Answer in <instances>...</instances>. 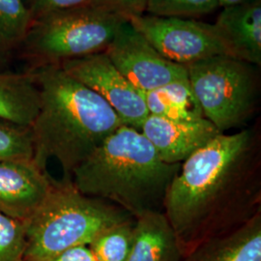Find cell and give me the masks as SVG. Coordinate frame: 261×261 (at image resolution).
Returning a JSON list of instances; mask_svg holds the SVG:
<instances>
[{
	"label": "cell",
	"mask_w": 261,
	"mask_h": 261,
	"mask_svg": "<svg viewBox=\"0 0 261 261\" xmlns=\"http://www.w3.org/2000/svg\"><path fill=\"white\" fill-rule=\"evenodd\" d=\"M163 212L184 255L261 212V138L256 127L220 134L185 160Z\"/></svg>",
	"instance_id": "cell-1"
},
{
	"label": "cell",
	"mask_w": 261,
	"mask_h": 261,
	"mask_svg": "<svg viewBox=\"0 0 261 261\" xmlns=\"http://www.w3.org/2000/svg\"><path fill=\"white\" fill-rule=\"evenodd\" d=\"M40 90V109L31 125L34 162L46 171L55 159L64 181L122 125L117 113L93 90L59 65L32 69ZM47 172V171H46Z\"/></svg>",
	"instance_id": "cell-2"
},
{
	"label": "cell",
	"mask_w": 261,
	"mask_h": 261,
	"mask_svg": "<svg viewBox=\"0 0 261 261\" xmlns=\"http://www.w3.org/2000/svg\"><path fill=\"white\" fill-rule=\"evenodd\" d=\"M180 166L165 163L140 130L122 125L75 168L71 182L85 196L118 206L136 218L163 211Z\"/></svg>",
	"instance_id": "cell-3"
},
{
	"label": "cell",
	"mask_w": 261,
	"mask_h": 261,
	"mask_svg": "<svg viewBox=\"0 0 261 261\" xmlns=\"http://www.w3.org/2000/svg\"><path fill=\"white\" fill-rule=\"evenodd\" d=\"M135 219L120 207L87 196L71 181L54 182L27 224L21 261H45L75 246L89 245L105 229Z\"/></svg>",
	"instance_id": "cell-4"
},
{
	"label": "cell",
	"mask_w": 261,
	"mask_h": 261,
	"mask_svg": "<svg viewBox=\"0 0 261 261\" xmlns=\"http://www.w3.org/2000/svg\"><path fill=\"white\" fill-rule=\"evenodd\" d=\"M128 18L91 4L32 21L19 46L33 69L105 51Z\"/></svg>",
	"instance_id": "cell-5"
},
{
	"label": "cell",
	"mask_w": 261,
	"mask_h": 261,
	"mask_svg": "<svg viewBox=\"0 0 261 261\" xmlns=\"http://www.w3.org/2000/svg\"><path fill=\"white\" fill-rule=\"evenodd\" d=\"M203 116L224 134L244 127L256 112L259 84L254 65L226 56L185 66Z\"/></svg>",
	"instance_id": "cell-6"
},
{
	"label": "cell",
	"mask_w": 261,
	"mask_h": 261,
	"mask_svg": "<svg viewBox=\"0 0 261 261\" xmlns=\"http://www.w3.org/2000/svg\"><path fill=\"white\" fill-rule=\"evenodd\" d=\"M136 28L169 61L186 66L218 56L234 57L214 23L149 14L129 18Z\"/></svg>",
	"instance_id": "cell-7"
},
{
	"label": "cell",
	"mask_w": 261,
	"mask_h": 261,
	"mask_svg": "<svg viewBox=\"0 0 261 261\" xmlns=\"http://www.w3.org/2000/svg\"><path fill=\"white\" fill-rule=\"evenodd\" d=\"M113 65L139 92L189 81L186 67L171 62L125 20L105 50Z\"/></svg>",
	"instance_id": "cell-8"
},
{
	"label": "cell",
	"mask_w": 261,
	"mask_h": 261,
	"mask_svg": "<svg viewBox=\"0 0 261 261\" xmlns=\"http://www.w3.org/2000/svg\"><path fill=\"white\" fill-rule=\"evenodd\" d=\"M59 66L102 97L125 125L140 130L149 114L143 95L117 70L105 51L68 60Z\"/></svg>",
	"instance_id": "cell-9"
},
{
	"label": "cell",
	"mask_w": 261,
	"mask_h": 261,
	"mask_svg": "<svg viewBox=\"0 0 261 261\" xmlns=\"http://www.w3.org/2000/svg\"><path fill=\"white\" fill-rule=\"evenodd\" d=\"M53 184L34 160L0 162V212L27 222L46 199Z\"/></svg>",
	"instance_id": "cell-10"
},
{
	"label": "cell",
	"mask_w": 261,
	"mask_h": 261,
	"mask_svg": "<svg viewBox=\"0 0 261 261\" xmlns=\"http://www.w3.org/2000/svg\"><path fill=\"white\" fill-rule=\"evenodd\" d=\"M140 130L149 140L160 158L168 164H182L222 134L206 118L176 121L152 114H148Z\"/></svg>",
	"instance_id": "cell-11"
},
{
	"label": "cell",
	"mask_w": 261,
	"mask_h": 261,
	"mask_svg": "<svg viewBox=\"0 0 261 261\" xmlns=\"http://www.w3.org/2000/svg\"><path fill=\"white\" fill-rule=\"evenodd\" d=\"M234 58L254 66L261 63V0L224 7L214 23Z\"/></svg>",
	"instance_id": "cell-12"
},
{
	"label": "cell",
	"mask_w": 261,
	"mask_h": 261,
	"mask_svg": "<svg viewBox=\"0 0 261 261\" xmlns=\"http://www.w3.org/2000/svg\"><path fill=\"white\" fill-rule=\"evenodd\" d=\"M183 256L177 235L163 211H148L135 218L126 261H180Z\"/></svg>",
	"instance_id": "cell-13"
},
{
	"label": "cell",
	"mask_w": 261,
	"mask_h": 261,
	"mask_svg": "<svg viewBox=\"0 0 261 261\" xmlns=\"http://www.w3.org/2000/svg\"><path fill=\"white\" fill-rule=\"evenodd\" d=\"M180 261H261V212L233 231L200 243Z\"/></svg>",
	"instance_id": "cell-14"
},
{
	"label": "cell",
	"mask_w": 261,
	"mask_h": 261,
	"mask_svg": "<svg viewBox=\"0 0 261 261\" xmlns=\"http://www.w3.org/2000/svg\"><path fill=\"white\" fill-rule=\"evenodd\" d=\"M40 103V90L31 72L0 73V120L31 127Z\"/></svg>",
	"instance_id": "cell-15"
},
{
	"label": "cell",
	"mask_w": 261,
	"mask_h": 261,
	"mask_svg": "<svg viewBox=\"0 0 261 261\" xmlns=\"http://www.w3.org/2000/svg\"><path fill=\"white\" fill-rule=\"evenodd\" d=\"M149 114L176 121L204 118L189 81L162 86L143 94Z\"/></svg>",
	"instance_id": "cell-16"
},
{
	"label": "cell",
	"mask_w": 261,
	"mask_h": 261,
	"mask_svg": "<svg viewBox=\"0 0 261 261\" xmlns=\"http://www.w3.org/2000/svg\"><path fill=\"white\" fill-rule=\"evenodd\" d=\"M31 23L24 0H0V56L19 47Z\"/></svg>",
	"instance_id": "cell-17"
},
{
	"label": "cell",
	"mask_w": 261,
	"mask_h": 261,
	"mask_svg": "<svg viewBox=\"0 0 261 261\" xmlns=\"http://www.w3.org/2000/svg\"><path fill=\"white\" fill-rule=\"evenodd\" d=\"M135 219L111 226L88 245L97 261H126L134 236Z\"/></svg>",
	"instance_id": "cell-18"
},
{
	"label": "cell",
	"mask_w": 261,
	"mask_h": 261,
	"mask_svg": "<svg viewBox=\"0 0 261 261\" xmlns=\"http://www.w3.org/2000/svg\"><path fill=\"white\" fill-rule=\"evenodd\" d=\"M34 160L30 127L0 120V162Z\"/></svg>",
	"instance_id": "cell-19"
},
{
	"label": "cell",
	"mask_w": 261,
	"mask_h": 261,
	"mask_svg": "<svg viewBox=\"0 0 261 261\" xmlns=\"http://www.w3.org/2000/svg\"><path fill=\"white\" fill-rule=\"evenodd\" d=\"M219 8L217 0H148L146 14L160 17L194 18Z\"/></svg>",
	"instance_id": "cell-20"
},
{
	"label": "cell",
	"mask_w": 261,
	"mask_h": 261,
	"mask_svg": "<svg viewBox=\"0 0 261 261\" xmlns=\"http://www.w3.org/2000/svg\"><path fill=\"white\" fill-rule=\"evenodd\" d=\"M25 247V222L0 212V261H21Z\"/></svg>",
	"instance_id": "cell-21"
},
{
	"label": "cell",
	"mask_w": 261,
	"mask_h": 261,
	"mask_svg": "<svg viewBox=\"0 0 261 261\" xmlns=\"http://www.w3.org/2000/svg\"><path fill=\"white\" fill-rule=\"evenodd\" d=\"M32 21L46 15L72 9L86 4L89 0H24Z\"/></svg>",
	"instance_id": "cell-22"
},
{
	"label": "cell",
	"mask_w": 261,
	"mask_h": 261,
	"mask_svg": "<svg viewBox=\"0 0 261 261\" xmlns=\"http://www.w3.org/2000/svg\"><path fill=\"white\" fill-rule=\"evenodd\" d=\"M87 3L120 14L129 19L145 14L148 0H89Z\"/></svg>",
	"instance_id": "cell-23"
},
{
	"label": "cell",
	"mask_w": 261,
	"mask_h": 261,
	"mask_svg": "<svg viewBox=\"0 0 261 261\" xmlns=\"http://www.w3.org/2000/svg\"><path fill=\"white\" fill-rule=\"evenodd\" d=\"M45 261H97L87 245H81L67 249Z\"/></svg>",
	"instance_id": "cell-24"
},
{
	"label": "cell",
	"mask_w": 261,
	"mask_h": 261,
	"mask_svg": "<svg viewBox=\"0 0 261 261\" xmlns=\"http://www.w3.org/2000/svg\"><path fill=\"white\" fill-rule=\"evenodd\" d=\"M218 1V5L219 7H229V6H233V5H238L244 2H247L249 0H217Z\"/></svg>",
	"instance_id": "cell-25"
}]
</instances>
